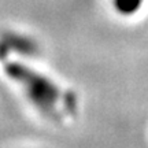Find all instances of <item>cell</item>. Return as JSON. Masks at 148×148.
I'll list each match as a JSON object with an SVG mask.
<instances>
[{
    "mask_svg": "<svg viewBox=\"0 0 148 148\" xmlns=\"http://www.w3.org/2000/svg\"><path fill=\"white\" fill-rule=\"evenodd\" d=\"M4 73L25 89L29 100L40 111L48 115L56 112L62 93L48 77L15 60H5Z\"/></svg>",
    "mask_w": 148,
    "mask_h": 148,
    "instance_id": "6da1fadb",
    "label": "cell"
},
{
    "mask_svg": "<svg viewBox=\"0 0 148 148\" xmlns=\"http://www.w3.org/2000/svg\"><path fill=\"white\" fill-rule=\"evenodd\" d=\"M36 51V42L25 34L7 32L0 37V59L3 60H5L10 52H16L21 55H33Z\"/></svg>",
    "mask_w": 148,
    "mask_h": 148,
    "instance_id": "7a4b0ae2",
    "label": "cell"
},
{
    "mask_svg": "<svg viewBox=\"0 0 148 148\" xmlns=\"http://www.w3.org/2000/svg\"><path fill=\"white\" fill-rule=\"evenodd\" d=\"M143 5V0H112L114 10L122 16H132L137 14Z\"/></svg>",
    "mask_w": 148,
    "mask_h": 148,
    "instance_id": "3957f363",
    "label": "cell"
}]
</instances>
